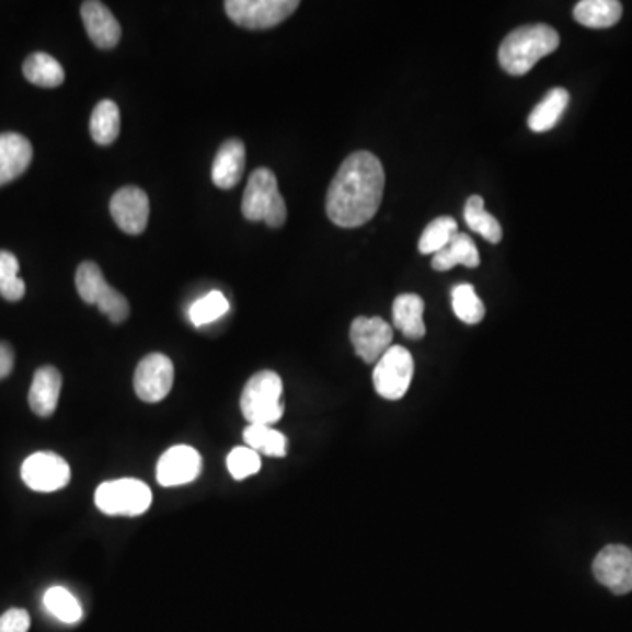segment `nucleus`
Returning <instances> with one entry per match:
<instances>
[{
    "label": "nucleus",
    "instance_id": "1",
    "mask_svg": "<svg viewBox=\"0 0 632 632\" xmlns=\"http://www.w3.org/2000/svg\"><path fill=\"white\" fill-rule=\"evenodd\" d=\"M386 191V171L371 151L346 157L329 186L325 209L332 223L355 229L375 218Z\"/></svg>",
    "mask_w": 632,
    "mask_h": 632
},
{
    "label": "nucleus",
    "instance_id": "2",
    "mask_svg": "<svg viewBox=\"0 0 632 632\" xmlns=\"http://www.w3.org/2000/svg\"><path fill=\"white\" fill-rule=\"evenodd\" d=\"M559 45V32L547 23L515 28L501 43V67L512 76L527 74L541 58L553 54Z\"/></svg>",
    "mask_w": 632,
    "mask_h": 632
},
{
    "label": "nucleus",
    "instance_id": "3",
    "mask_svg": "<svg viewBox=\"0 0 632 632\" xmlns=\"http://www.w3.org/2000/svg\"><path fill=\"white\" fill-rule=\"evenodd\" d=\"M241 211L248 221H266L273 229L284 227L287 221V204L279 194L276 174L267 168L253 171L248 180Z\"/></svg>",
    "mask_w": 632,
    "mask_h": 632
},
{
    "label": "nucleus",
    "instance_id": "4",
    "mask_svg": "<svg viewBox=\"0 0 632 632\" xmlns=\"http://www.w3.org/2000/svg\"><path fill=\"white\" fill-rule=\"evenodd\" d=\"M241 412L250 425H273L284 416V381L278 372L253 375L241 394Z\"/></svg>",
    "mask_w": 632,
    "mask_h": 632
},
{
    "label": "nucleus",
    "instance_id": "5",
    "mask_svg": "<svg viewBox=\"0 0 632 632\" xmlns=\"http://www.w3.org/2000/svg\"><path fill=\"white\" fill-rule=\"evenodd\" d=\"M76 288L87 304H95L113 323L129 319V301L124 294L107 285L95 262H81L76 271Z\"/></svg>",
    "mask_w": 632,
    "mask_h": 632
},
{
    "label": "nucleus",
    "instance_id": "6",
    "mask_svg": "<svg viewBox=\"0 0 632 632\" xmlns=\"http://www.w3.org/2000/svg\"><path fill=\"white\" fill-rule=\"evenodd\" d=\"M150 486L136 478L104 482L95 491V506L110 517H138L151 506Z\"/></svg>",
    "mask_w": 632,
    "mask_h": 632
},
{
    "label": "nucleus",
    "instance_id": "7",
    "mask_svg": "<svg viewBox=\"0 0 632 632\" xmlns=\"http://www.w3.org/2000/svg\"><path fill=\"white\" fill-rule=\"evenodd\" d=\"M415 363L410 349L392 345L387 354L376 363L372 381L375 389L387 401H399L412 386Z\"/></svg>",
    "mask_w": 632,
    "mask_h": 632
},
{
    "label": "nucleus",
    "instance_id": "8",
    "mask_svg": "<svg viewBox=\"0 0 632 632\" xmlns=\"http://www.w3.org/2000/svg\"><path fill=\"white\" fill-rule=\"evenodd\" d=\"M299 8L297 0H227L229 19L250 31L273 28L292 16Z\"/></svg>",
    "mask_w": 632,
    "mask_h": 632
},
{
    "label": "nucleus",
    "instance_id": "9",
    "mask_svg": "<svg viewBox=\"0 0 632 632\" xmlns=\"http://www.w3.org/2000/svg\"><path fill=\"white\" fill-rule=\"evenodd\" d=\"M173 383V363L162 354L147 355L134 372V390L145 403H160L162 399L168 398Z\"/></svg>",
    "mask_w": 632,
    "mask_h": 632
},
{
    "label": "nucleus",
    "instance_id": "10",
    "mask_svg": "<svg viewBox=\"0 0 632 632\" xmlns=\"http://www.w3.org/2000/svg\"><path fill=\"white\" fill-rule=\"evenodd\" d=\"M22 480L32 491H62L71 482V468L54 451H37L23 462Z\"/></svg>",
    "mask_w": 632,
    "mask_h": 632
},
{
    "label": "nucleus",
    "instance_id": "11",
    "mask_svg": "<svg viewBox=\"0 0 632 632\" xmlns=\"http://www.w3.org/2000/svg\"><path fill=\"white\" fill-rule=\"evenodd\" d=\"M593 571L599 584L617 596H625L632 590V550L623 544H608L594 559Z\"/></svg>",
    "mask_w": 632,
    "mask_h": 632
},
{
    "label": "nucleus",
    "instance_id": "12",
    "mask_svg": "<svg viewBox=\"0 0 632 632\" xmlns=\"http://www.w3.org/2000/svg\"><path fill=\"white\" fill-rule=\"evenodd\" d=\"M349 340L355 354L366 364H376L394 341V329L380 317H357L349 328Z\"/></svg>",
    "mask_w": 632,
    "mask_h": 632
},
{
    "label": "nucleus",
    "instance_id": "13",
    "mask_svg": "<svg viewBox=\"0 0 632 632\" xmlns=\"http://www.w3.org/2000/svg\"><path fill=\"white\" fill-rule=\"evenodd\" d=\"M110 211L125 234L139 235L150 220V199L138 186H124L111 197Z\"/></svg>",
    "mask_w": 632,
    "mask_h": 632
},
{
    "label": "nucleus",
    "instance_id": "14",
    "mask_svg": "<svg viewBox=\"0 0 632 632\" xmlns=\"http://www.w3.org/2000/svg\"><path fill=\"white\" fill-rule=\"evenodd\" d=\"M203 469L199 451L186 445L169 448L157 464V480L162 486L186 485L197 480Z\"/></svg>",
    "mask_w": 632,
    "mask_h": 632
},
{
    "label": "nucleus",
    "instance_id": "15",
    "mask_svg": "<svg viewBox=\"0 0 632 632\" xmlns=\"http://www.w3.org/2000/svg\"><path fill=\"white\" fill-rule=\"evenodd\" d=\"M81 19L93 45L101 49H113L122 39V27L115 14L106 4L97 0H89L81 4Z\"/></svg>",
    "mask_w": 632,
    "mask_h": 632
},
{
    "label": "nucleus",
    "instance_id": "16",
    "mask_svg": "<svg viewBox=\"0 0 632 632\" xmlns=\"http://www.w3.org/2000/svg\"><path fill=\"white\" fill-rule=\"evenodd\" d=\"M246 165V148L241 139H229L221 145L215 162H212V183L221 191L234 188L244 173Z\"/></svg>",
    "mask_w": 632,
    "mask_h": 632
},
{
    "label": "nucleus",
    "instance_id": "17",
    "mask_svg": "<svg viewBox=\"0 0 632 632\" xmlns=\"http://www.w3.org/2000/svg\"><path fill=\"white\" fill-rule=\"evenodd\" d=\"M32 153L31 141L22 134H0V186L8 185L27 171Z\"/></svg>",
    "mask_w": 632,
    "mask_h": 632
},
{
    "label": "nucleus",
    "instance_id": "18",
    "mask_svg": "<svg viewBox=\"0 0 632 632\" xmlns=\"http://www.w3.org/2000/svg\"><path fill=\"white\" fill-rule=\"evenodd\" d=\"M62 390V375L57 367L45 366L37 369L28 392V404L37 416H51L57 410Z\"/></svg>",
    "mask_w": 632,
    "mask_h": 632
},
{
    "label": "nucleus",
    "instance_id": "19",
    "mask_svg": "<svg viewBox=\"0 0 632 632\" xmlns=\"http://www.w3.org/2000/svg\"><path fill=\"white\" fill-rule=\"evenodd\" d=\"M424 299L416 294H401L392 304L394 328L403 332L407 340H422L425 336Z\"/></svg>",
    "mask_w": 632,
    "mask_h": 632
},
{
    "label": "nucleus",
    "instance_id": "20",
    "mask_svg": "<svg viewBox=\"0 0 632 632\" xmlns=\"http://www.w3.org/2000/svg\"><path fill=\"white\" fill-rule=\"evenodd\" d=\"M456 266H464L469 269L480 266V252H478L476 244L473 239L462 232H459L447 246L443 248L441 252L433 257V269L439 273L453 269Z\"/></svg>",
    "mask_w": 632,
    "mask_h": 632
},
{
    "label": "nucleus",
    "instance_id": "21",
    "mask_svg": "<svg viewBox=\"0 0 632 632\" xmlns=\"http://www.w3.org/2000/svg\"><path fill=\"white\" fill-rule=\"evenodd\" d=\"M567 104H570V93L564 89H552L550 90L541 102H538V106L531 111L529 119H527V125L532 133H549L555 125L559 124V119L564 115V111L567 110Z\"/></svg>",
    "mask_w": 632,
    "mask_h": 632
},
{
    "label": "nucleus",
    "instance_id": "22",
    "mask_svg": "<svg viewBox=\"0 0 632 632\" xmlns=\"http://www.w3.org/2000/svg\"><path fill=\"white\" fill-rule=\"evenodd\" d=\"M573 14L584 27L608 28L622 19V4L617 0H582Z\"/></svg>",
    "mask_w": 632,
    "mask_h": 632
},
{
    "label": "nucleus",
    "instance_id": "23",
    "mask_svg": "<svg viewBox=\"0 0 632 632\" xmlns=\"http://www.w3.org/2000/svg\"><path fill=\"white\" fill-rule=\"evenodd\" d=\"M23 76L41 89H57L66 80L64 67L51 55L43 54V51L32 54L23 62Z\"/></svg>",
    "mask_w": 632,
    "mask_h": 632
},
{
    "label": "nucleus",
    "instance_id": "24",
    "mask_svg": "<svg viewBox=\"0 0 632 632\" xmlns=\"http://www.w3.org/2000/svg\"><path fill=\"white\" fill-rule=\"evenodd\" d=\"M119 107L116 102L101 101L93 107L92 118H90V134L93 141L101 147H110L119 136Z\"/></svg>",
    "mask_w": 632,
    "mask_h": 632
},
{
    "label": "nucleus",
    "instance_id": "25",
    "mask_svg": "<svg viewBox=\"0 0 632 632\" xmlns=\"http://www.w3.org/2000/svg\"><path fill=\"white\" fill-rule=\"evenodd\" d=\"M464 220L469 229L486 239L489 243L497 244L503 239V227L499 221L485 211V200L482 195H471L464 206Z\"/></svg>",
    "mask_w": 632,
    "mask_h": 632
},
{
    "label": "nucleus",
    "instance_id": "26",
    "mask_svg": "<svg viewBox=\"0 0 632 632\" xmlns=\"http://www.w3.org/2000/svg\"><path fill=\"white\" fill-rule=\"evenodd\" d=\"M243 438L246 447L257 451L258 456H287V438L271 425H248Z\"/></svg>",
    "mask_w": 632,
    "mask_h": 632
},
{
    "label": "nucleus",
    "instance_id": "27",
    "mask_svg": "<svg viewBox=\"0 0 632 632\" xmlns=\"http://www.w3.org/2000/svg\"><path fill=\"white\" fill-rule=\"evenodd\" d=\"M451 308H453L457 319L460 322L469 323V325H476L485 319V306L474 292L473 285H457L451 290Z\"/></svg>",
    "mask_w": 632,
    "mask_h": 632
},
{
    "label": "nucleus",
    "instance_id": "28",
    "mask_svg": "<svg viewBox=\"0 0 632 632\" xmlns=\"http://www.w3.org/2000/svg\"><path fill=\"white\" fill-rule=\"evenodd\" d=\"M459 234V226L457 221L450 217H439L430 221L429 226L425 227L422 232L421 241H418V250L424 255H436L441 252L443 248L450 243L451 239Z\"/></svg>",
    "mask_w": 632,
    "mask_h": 632
},
{
    "label": "nucleus",
    "instance_id": "29",
    "mask_svg": "<svg viewBox=\"0 0 632 632\" xmlns=\"http://www.w3.org/2000/svg\"><path fill=\"white\" fill-rule=\"evenodd\" d=\"M19 275V258L11 252L0 250V296L5 301L16 302L25 296V281Z\"/></svg>",
    "mask_w": 632,
    "mask_h": 632
},
{
    "label": "nucleus",
    "instance_id": "30",
    "mask_svg": "<svg viewBox=\"0 0 632 632\" xmlns=\"http://www.w3.org/2000/svg\"><path fill=\"white\" fill-rule=\"evenodd\" d=\"M45 606L49 613L64 623L80 622L83 617L80 602L64 587L48 588L45 594Z\"/></svg>",
    "mask_w": 632,
    "mask_h": 632
},
{
    "label": "nucleus",
    "instance_id": "31",
    "mask_svg": "<svg viewBox=\"0 0 632 632\" xmlns=\"http://www.w3.org/2000/svg\"><path fill=\"white\" fill-rule=\"evenodd\" d=\"M227 311H229L227 297L218 290H212L192 304L191 322L194 323L195 328H203L208 323L217 322Z\"/></svg>",
    "mask_w": 632,
    "mask_h": 632
},
{
    "label": "nucleus",
    "instance_id": "32",
    "mask_svg": "<svg viewBox=\"0 0 632 632\" xmlns=\"http://www.w3.org/2000/svg\"><path fill=\"white\" fill-rule=\"evenodd\" d=\"M262 460L257 451L248 447H238L227 457V468L235 480L253 476L261 471Z\"/></svg>",
    "mask_w": 632,
    "mask_h": 632
},
{
    "label": "nucleus",
    "instance_id": "33",
    "mask_svg": "<svg viewBox=\"0 0 632 632\" xmlns=\"http://www.w3.org/2000/svg\"><path fill=\"white\" fill-rule=\"evenodd\" d=\"M31 629V614L20 608L5 611L0 617V632H28Z\"/></svg>",
    "mask_w": 632,
    "mask_h": 632
},
{
    "label": "nucleus",
    "instance_id": "34",
    "mask_svg": "<svg viewBox=\"0 0 632 632\" xmlns=\"http://www.w3.org/2000/svg\"><path fill=\"white\" fill-rule=\"evenodd\" d=\"M14 367V352L8 343L0 341V380L11 375Z\"/></svg>",
    "mask_w": 632,
    "mask_h": 632
}]
</instances>
